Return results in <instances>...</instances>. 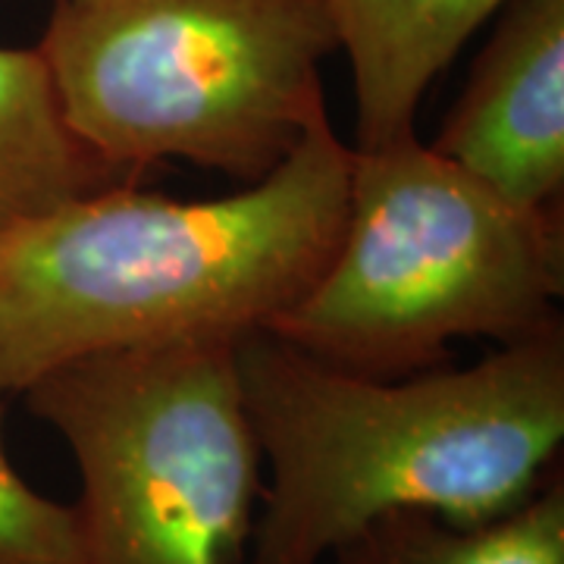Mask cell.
I'll list each match as a JSON object with an SVG mask.
<instances>
[{"label":"cell","mask_w":564,"mask_h":564,"mask_svg":"<svg viewBox=\"0 0 564 564\" xmlns=\"http://www.w3.org/2000/svg\"><path fill=\"white\" fill-rule=\"evenodd\" d=\"M436 154L530 210L564 198V0H508L445 113Z\"/></svg>","instance_id":"8992f818"},{"label":"cell","mask_w":564,"mask_h":564,"mask_svg":"<svg viewBox=\"0 0 564 564\" xmlns=\"http://www.w3.org/2000/svg\"><path fill=\"white\" fill-rule=\"evenodd\" d=\"M236 343L95 355L22 392L76 462L88 564H245L263 455Z\"/></svg>","instance_id":"5b68a950"},{"label":"cell","mask_w":564,"mask_h":564,"mask_svg":"<svg viewBox=\"0 0 564 564\" xmlns=\"http://www.w3.org/2000/svg\"><path fill=\"white\" fill-rule=\"evenodd\" d=\"M0 564H88L73 505L39 492L3 443L0 411Z\"/></svg>","instance_id":"30bf717a"},{"label":"cell","mask_w":564,"mask_h":564,"mask_svg":"<svg viewBox=\"0 0 564 564\" xmlns=\"http://www.w3.org/2000/svg\"><path fill=\"white\" fill-rule=\"evenodd\" d=\"M329 564H564V474L502 518L455 524L430 511H389L345 540Z\"/></svg>","instance_id":"9c48e42d"},{"label":"cell","mask_w":564,"mask_h":564,"mask_svg":"<svg viewBox=\"0 0 564 564\" xmlns=\"http://www.w3.org/2000/svg\"><path fill=\"white\" fill-rule=\"evenodd\" d=\"M120 180L63 122L35 47L0 44V245L22 223Z\"/></svg>","instance_id":"ba28073f"},{"label":"cell","mask_w":564,"mask_h":564,"mask_svg":"<svg viewBox=\"0 0 564 564\" xmlns=\"http://www.w3.org/2000/svg\"><path fill=\"white\" fill-rule=\"evenodd\" d=\"M351 148L333 122L263 180L210 202L113 182L0 245V395L63 364L267 329L333 258Z\"/></svg>","instance_id":"7a4b0ae2"},{"label":"cell","mask_w":564,"mask_h":564,"mask_svg":"<svg viewBox=\"0 0 564 564\" xmlns=\"http://www.w3.org/2000/svg\"><path fill=\"white\" fill-rule=\"evenodd\" d=\"M263 496L245 564H326L389 511L484 524L527 502L564 445V321L467 367L367 377L270 329L236 343Z\"/></svg>","instance_id":"6da1fadb"},{"label":"cell","mask_w":564,"mask_h":564,"mask_svg":"<svg viewBox=\"0 0 564 564\" xmlns=\"http://www.w3.org/2000/svg\"><path fill=\"white\" fill-rule=\"evenodd\" d=\"M562 210L508 202L408 135L351 148L339 245L267 329L355 373L411 377L462 339L533 336L562 317Z\"/></svg>","instance_id":"3957f363"},{"label":"cell","mask_w":564,"mask_h":564,"mask_svg":"<svg viewBox=\"0 0 564 564\" xmlns=\"http://www.w3.org/2000/svg\"><path fill=\"white\" fill-rule=\"evenodd\" d=\"M351 66L355 141L383 148L417 135L433 82L508 0H323Z\"/></svg>","instance_id":"52a82bcc"},{"label":"cell","mask_w":564,"mask_h":564,"mask_svg":"<svg viewBox=\"0 0 564 564\" xmlns=\"http://www.w3.org/2000/svg\"><path fill=\"white\" fill-rule=\"evenodd\" d=\"M69 132L126 180L182 161L258 182L329 122L323 0H54L35 44Z\"/></svg>","instance_id":"277c9868"}]
</instances>
